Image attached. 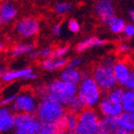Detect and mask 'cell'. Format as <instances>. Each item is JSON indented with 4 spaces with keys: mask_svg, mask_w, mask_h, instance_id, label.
<instances>
[{
    "mask_svg": "<svg viewBox=\"0 0 134 134\" xmlns=\"http://www.w3.org/2000/svg\"><path fill=\"white\" fill-rule=\"evenodd\" d=\"M64 106L58 100L49 97H43L37 104L36 115L41 122H52L55 123L64 116L66 113Z\"/></svg>",
    "mask_w": 134,
    "mask_h": 134,
    "instance_id": "1",
    "label": "cell"
},
{
    "mask_svg": "<svg viewBox=\"0 0 134 134\" xmlns=\"http://www.w3.org/2000/svg\"><path fill=\"white\" fill-rule=\"evenodd\" d=\"M78 89L76 84L68 83L62 80H56L51 81L47 85L46 92L43 97L52 98L62 103L63 105H66L68 100L78 94Z\"/></svg>",
    "mask_w": 134,
    "mask_h": 134,
    "instance_id": "2",
    "label": "cell"
},
{
    "mask_svg": "<svg viewBox=\"0 0 134 134\" xmlns=\"http://www.w3.org/2000/svg\"><path fill=\"white\" fill-rule=\"evenodd\" d=\"M125 90L121 87H115L111 91L106 93L99 103V109L103 116L117 117L124 112L122 104V96Z\"/></svg>",
    "mask_w": 134,
    "mask_h": 134,
    "instance_id": "3",
    "label": "cell"
},
{
    "mask_svg": "<svg viewBox=\"0 0 134 134\" xmlns=\"http://www.w3.org/2000/svg\"><path fill=\"white\" fill-rule=\"evenodd\" d=\"M77 95L85 107H94L100 103L102 90L93 77H83L80 82Z\"/></svg>",
    "mask_w": 134,
    "mask_h": 134,
    "instance_id": "4",
    "label": "cell"
},
{
    "mask_svg": "<svg viewBox=\"0 0 134 134\" xmlns=\"http://www.w3.org/2000/svg\"><path fill=\"white\" fill-rule=\"evenodd\" d=\"M100 121L98 113L88 107L79 114V124L76 129L77 134H97L100 132Z\"/></svg>",
    "mask_w": 134,
    "mask_h": 134,
    "instance_id": "5",
    "label": "cell"
},
{
    "mask_svg": "<svg viewBox=\"0 0 134 134\" xmlns=\"http://www.w3.org/2000/svg\"><path fill=\"white\" fill-rule=\"evenodd\" d=\"M92 77L100 88L102 92L108 93L113 88L117 87L118 81L115 77L113 67L100 64L93 70Z\"/></svg>",
    "mask_w": 134,
    "mask_h": 134,
    "instance_id": "6",
    "label": "cell"
},
{
    "mask_svg": "<svg viewBox=\"0 0 134 134\" xmlns=\"http://www.w3.org/2000/svg\"><path fill=\"white\" fill-rule=\"evenodd\" d=\"M36 99L31 92L24 91L16 96L14 103L11 104L12 111L15 113H35L37 108Z\"/></svg>",
    "mask_w": 134,
    "mask_h": 134,
    "instance_id": "7",
    "label": "cell"
},
{
    "mask_svg": "<svg viewBox=\"0 0 134 134\" xmlns=\"http://www.w3.org/2000/svg\"><path fill=\"white\" fill-rule=\"evenodd\" d=\"M37 120L34 113H15L14 121V129L16 134H28L30 126Z\"/></svg>",
    "mask_w": 134,
    "mask_h": 134,
    "instance_id": "8",
    "label": "cell"
},
{
    "mask_svg": "<svg viewBox=\"0 0 134 134\" xmlns=\"http://www.w3.org/2000/svg\"><path fill=\"white\" fill-rule=\"evenodd\" d=\"M129 134L126 129L121 126L117 117L103 116L100 121V132L99 134Z\"/></svg>",
    "mask_w": 134,
    "mask_h": 134,
    "instance_id": "9",
    "label": "cell"
},
{
    "mask_svg": "<svg viewBox=\"0 0 134 134\" xmlns=\"http://www.w3.org/2000/svg\"><path fill=\"white\" fill-rule=\"evenodd\" d=\"M15 30L23 37H32L38 33L39 26L36 19L28 17V18L19 20L16 23Z\"/></svg>",
    "mask_w": 134,
    "mask_h": 134,
    "instance_id": "10",
    "label": "cell"
},
{
    "mask_svg": "<svg viewBox=\"0 0 134 134\" xmlns=\"http://www.w3.org/2000/svg\"><path fill=\"white\" fill-rule=\"evenodd\" d=\"M96 13L105 24H107L109 20L115 15L114 8L110 0H100L96 4Z\"/></svg>",
    "mask_w": 134,
    "mask_h": 134,
    "instance_id": "11",
    "label": "cell"
},
{
    "mask_svg": "<svg viewBox=\"0 0 134 134\" xmlns=\"http://www.w3.org/2000/svg\"><path fill=\"white\" fill-rule=\"evenodd\" d=\"M14 113L7 106H2L0 109V131L8 132L14 129Z\"/></svg>",
    "mask_w": 134,
    "mask_h": 134,
    "instance_id": "12",
    "label": "cell"
},
{
    "mask_svg": "<svg viewBox=\"0 0 134 134\" xmlns=\"http://www.w3.org/2000/svg\"><path fill=\"white\" fill-rule=\"evenodd\" d=\"M17 10L14 3L11 1H4L0 6V22L2 24L10 22L15 18Z\"/></svg>",
    "mask_w": 134,
    "mask_h": 134,
    "instance_id": "13",
    "label": "cell"
},
{
    "mask_svg": "<svg viewBox=\"0 0 134 134\" xmlns=\"http://www.w3.org/2000/svg\"><path fill=\"white\" fill-rule=\"evenodd\" d=\"M113 71H114L115 77L117 79L118 83L125 86V84L129 81L130 74H131V71L127 64L125 62H117L113 66Z\"/></svg>",
    "mask_w": 134,
    "mask_h": 134,
    "instance_id": "14",
    "label": "cell"
},
{
    "mask_svg": "<svg viewBox=\"0 0 134 134\" xmlns=\"http://www.w3.org/2000/svg\"><path fill=\"white\" fill-rule=\"evenodd\" d=\"M59 77H60V80H62L63 81L76 84V85H78L82 80L81 72L76 68H70V67H66L65 69L62 70Z\"/></svg>",
    "mask_w": 134,
    "mask_h": 134,
    "instance_id": "15",
    "label": "cell"
},
{
    "mask_svg": "<svg viewBox=\"0 0 134 134\" xmlns=\"http://www.w3.org/2000/svg\"><path fill=\"white\" fill-rule=\"evenodd\" d=\"M118 120L121 126L126 129L127 133H134V111H124L120 116H118Z\"/></svg>",
    "mask_w": 134,
    "mask_h": 134,
    "instance_id": "16",
    "label": "cell"
},
{
    "mask_svg": "<svg viewBox=\"0 0 134 134\" xmlns=\"http://www.w3.org/2000/svg\"><path fill=\"white\" fill-rule=\"evenodd\" d=\"M33 72L31 68H24L20 70H14V71H7L4 72L1 76V79L4 82H12L17 79H24L27 74Z\"/></svg>",
    "mask_w": 134,
    "mask_h": 134,
    "instance_id": "17",
    "label": "cell"
},
{
    "mask_svg": "<svg viewBox=\"0 0 134 134\" xmlns=\"http://www.w3.org/2000/svg\"><path fill=\"white\" fill-rule=\"evenodd\" d=\"M106 43V40L104 39H100L95 36H91L88 38L84 39L81 42H80L77 46H76V51L78 52H82L91 47H95V46H103Z\"/></svg>",
    "mask_w": 134,
    "mask_h": 134,
    "instance_id": "18",
    "label": "cell"
},
{
    "mask_svg": "<svg viewBox=\"0 0 134 134\" xmlns=\"http://www.w3.org/2000/svg\"><path fill=\"white\" fill-rule=\"evenodd\" d=\"M122 104L124 111L131 112L134 111V91L131 89L125 90L122 96Z\"/></svg>",
    "mask_w": 134,
    "mask_h": 134,
    "instance_id": "19",
    "label": "cell"
},
{
    "mask_svg": "<svg viewBox=\"0 0 134 134\" xmlns=\"http://www.w3.org/2000/svg\"><path fill=\"white\" fill-rule=\"evenodd\" d=\"M65 107L68 109V111H71V112H74V113H77V114H80V113L84 109L85 105H84L83 103H82V102L80 100L78 95H76L68 100V103H66Z\"/></svg>",
    "mask_w": 134,
    "mask_h": 134,
    "instance_id": "20",
    "label": "cell"
},
{
    "mask_svg": "<svg viewBox=\"0 0 134 134\" xmlns=\"http://www.w3.org/2000/svg\"><path fill=\"white\" fill-rule=\"evenodd\" d=\"M107 25H108L109 30L113 34H120L124 32L126 23H125V20L124 19L119 18V17L114 15V16L112 17L111 19L107 22Z\"/></svg>",
    "mask_w": 134,
    "mask_h": 134,
    "instance_id": "21",
    "label": "cell"
},
{
    "mask_svg": "<svg viewBox=\"0 0 134 134\" xmlns=\"http://www.w3.org/2000/svg\"><path fill=\"white\" fill-rule=\"evenodd\" d=\"M34 48H35V45L33 43H29V42L16 44L12 50V56L16 57L23 55V54L30 53V52H32L34 50Z\"/></svg>",
    "mask_w": 134,
    "mask_h": 134,
    "instance_id": "22",
    "label": "cell"
},
{
    "mask_svg": "<svg viewBox=\"0 0 134 134\" xmlns=\"http://www.w3.org/2000/svg\"><path fill=\"white\" fill-rule=\"evenodd\" d=\"M65 118L67 121V126H68V131L70 133H75L76 129L79 124V114L74 112L68 111L65 113Z\"/></svg>",
    "mask_w": 134,
    "mask_h": 134,
    "instance_id": "23",
    "label": "cell"
},
{
    "mask_svg": "<svg viewBox=\"0 0 134 134\" xmlns=\"http://www.w3.org/2000/svg\"><path fill=\"white\" fill-rule=\"evenodd\" d=\"M55 133H59V129H58L56 122L55 123H52V122H41L39 134H55Z\"/></svg>",
    "mask_w": 134,
    "mask_h": 134,
    "instance_id": "24",
    "label": "cell"
},
{
    "mask_svg": "<svg viewBox=\"0 0 134 134\" xmlns=\"http://www.w3.org/2000/svg\"><path fill=\"white\" fill-rule=\"evenodd\" d=\"M52 54H53V51L51 50L49 47H46V48L41 49V50L34 51L33 53L31 54V58L32 59H36V58L47 59V58L52 57Z\"/></svg>",
    "mask_w": 134,
    "mask_h": 134,
    "instance_id": "25",
    "label": "cell"
},
{
    "mask_svg": "<svg viewBox=\"0 0 134 134\" xmlns=\"http://www.w3.org/2000/svg\"><path fill=\"white\" fill-rule=\"evenodd\" d=\"M72 10V5L69 3H59L56 6V13L58 14H65Z\"/></svg>",
    "mask_w": 134,
    "mask_h": 134,
    "instance_id": "26",
    "label": "cell"
},
{
    "mask_svg": "<svg viewBox=\"0 0 134 134\" xmlns=\"http://www.w3.org/2000/svg\"><path fill=\"white\" fill-rule=\"evenodd\" d=\"M68 52V47L67 46H62V47L58 48L55 51H53V54H52V58L53 59H62L65 56Z\"/></svg>",
    "mask_w": 134,
    "mask_h": 134,
    "instance_id": "27",
    "label": "cell"
},
{
    "mask_svg": "<svg viewBox=\"0 0 134 134\" xmlns=\"http://www.w3.org/2000/svg\"><path fill=\"white\" fill-rule=\"evenodd\" d=\"M54 62H55V59H51V58L44 59L41 62V67L47 71H53V70H55Z\"/></svg>",
    "mask_w": 134,
    "mask_h": 134,
    "instance_id": "28",
    "label": "cell"
},
{
    "mask_svg": "<svg viewBox=\"0 0 134 134\" xmlns=\"http://www.w3.org/2000/svg\"><path fill=\"white\" fill-rule=\"evenodd\" d=\"M16 96L17 95H15V94L6 96L5 98H3L2 100H1V105H2V106L11 105L12 103H14V102L15 100V99H16Z\"/></svg>",
    "mask_w": 134,
    "mask_h": 134,
    "instance_id": "29",
    "label": "cell"
},
{
    "mask_svg": "<svg viewBox=\"0 0 134 134\" xmlns=\"http://www.w3.org/2000/svg\"><path fill=\"white\" fill-rule=\"evenodd\" d=\"M82 62V59L81 58H74V59H70L69 62H67L66 67H70V68H77L78 66L81 64Z\"/></svg>",
    "mask_w": 134,
    "mask_h": 134,
    "instance_id": "30",
    "label": "cell"
},
{
    "mask_svg": "<svg viewBox=\"0 0 134 134\" xmlns=\"http://www.w3.org/2000/svg\"><path fill=\"white\" fill-rule=\"evenodd\" d=\"M115 63H116L115 58L113 56H111V55H108V56L104 57L103 59V62H102V64L106 65V66H110V67L114 66Z\"/></svg>",
    "mask_w": 134,
    "mask_h": 134,
    "instance_id": "31",
    "label": "cell"
},
{
    "mask_svg": "<svg viewBox=\"0 0 134 134\" xmlns=\"http://www.w3.org/2000/svg\"><path fill=\"white\" fill-rule=\"evenodd\" d=\"M124 34L125 36H127V37H133L134 36V25L133 24H127V25L125 26V29H124Z\"/></svg>",
    "mask_w": 134,
    "mask_h": 134,
    "instance_id": "32",
    "label": "cell"
},
{
    "mask_svg": "<svg viewBox=\"0 0 134 134\" xmlns=\"http://www.w3.org/2000/svg\"><path fill=\"white\" fill-rule=\"evenodd\" d=\"M67 60L66 59H56L55 62H54V65H55V69H60V68H63L67 65Z\"/></svg>",
    "mask_w": 134,
    "mask_h": 134,
    "instance_id": "33",
    "label": "cell"
},
{
    "mask_svg": "<svg viewBox=\"0 0 134 134\" xmlns=\"http://www.w3.org/2000/svg\"><path fill=\"white\" fill-rule=\"evenodd\" d=\"M68 28L72 33H78L80 31V24L76 20L71 19L68 23Z\"/></svg>",
    "mask_w": 134,
    "mask_h": 134,
    "instance_id": "34",
    "label": "cell"
},
{
    "mask_svg": "<svg viewBox=\"0 0 134 134\" xmlns=\"http://www.w3.org/2000/svg\"><path fill=\"white\" fill-rule=\"evenodd\" d=\"M125 87L126 89H131L134 91V71H131L130 77H129V81H126V83L125 84Z\"/></svg>",
    "mask_w": 134,
    "mask_h": 134,
    "instance_id": "35",
    "label": "cell"
},
{
    "mask_svg": "<svg viewBox=\"0 0 134 134\" xmlns=\"http://www.w3.org/2000/svg\"><path fill=\"white\" fill-rule=\"evenodd\" d=\"M53 34L55 36H59L62 34V26L59 24H57L53 27Z\"/></svg>",
    "mask_w": 134,
    "mask_h": 134,
    "instance_id": "36",
    "label": "cell"
},
{
    "mask_svg": "<svg viewBox=\"0 0 134 134\" xmlns=\"http://www.w3.org/2000/svg\"><path fill=\"white\" fill-rule=\"evenodd\" d=\"M36 78V74H35V73H33V72H31V73H29V74H27V75L24 77V80L30 81V80H35Z\"/></svg>",
    "mask_w": 134,
    "mask_h": 134,
    "instance_id": "37",
    "label": "cell"
},
{
    "mask_svg": "<svg viewBox=\"0 0 134 134\" xmlns=\"http://www.w3.org/2000/svg\"><path fill=\"white\" fill-rule=\"evenodd\" d=\"M129 49V46L127 44H122L118 47V51L119 52H126Z\"/></svg>",
    "mask_w": 134,
    "mask_h": 134,
    "instance_id": "38",
    "label": "cell"
},
{
    "mask_svg": "<svg viewBox=\"0 0 134 134\" xmlns=\"http://www.w3.org/2000/svg\"><path fill=\"white\" fill-rule=\"evenodd\" d=\"M129 16H130V18H131V20L134 23V10H130L129 11Z\"/></svg>",
    "mask_w": 134,
    "mask_h": 134,
    "instance_id": "39",
    "label": "cell"
},
{
    "mask_svg": "<svg viewBox=\"0 0 134 134\" xmlns=\"http://www.w3.org/2000/svg\"><path fill=\"white\" fill-rule=\"evenodd\" d=\"M110 1H111V0H110Z\"/></svg>",
    "mask_w": 134,
    "mask_h": 134,
    "instance_id": "40",
    "label": "cell"
}]
</instances>
